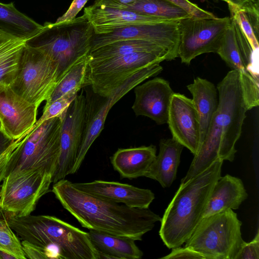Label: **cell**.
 <instances>
[{"label":"cell","instance_id":"1","mask_svg":"<svg viewBox=\"0 0 259 259\" xmlns=\"http://www.w3.org/2000/svg\"><path fill=\"white\" fill-rule=\"evenodd\" d=\"M52 191L63 207L89 230L142 240L161 220L149 208L130 207L90 195L65 179L53 183Z\"/></svg>","mask_w":259,"mask_h":259},{"label":"cell","instance_id":"2","mask_svg":"<svg viewBox=\"0 0 259 259\" xmlns=\"http://www.w3.org/2000/svg\"><path fill=\"white\" fill-rule=\"evenodd\" d=\"M218 108L207 133L185 177L183 184L206 169L217 159L234 160L235 145L240 138L246 113L251 109L245 95L240 74L232 70L217 87Z\"/></svg>","mask_w":259,"mask_h":259},{"label":"cell","instance_id":"3","mask_svg":"<svg viewBox=\"0 0 259 259\" xmlns=\"http://www.w3.org/2000/svg\"><path fill=\"white\" fill-rule=\"evenodd\" d=\"M223 163L217 159L204 171L181 184L160 221L159 236L168 248L185 243L202 218L212 188L221 176Z\"/></svg>","mask_w":259,"mask_h":259},{"label":"cell","instance_id":"4","mask_svg":"<svg viewBox=\"0 0 259 259\" xmlns=\"http://www.w3.org/2000/svg\"><path fill=\"white\" fill-rule=\"evenodd\" d=\"M9 225L21 240L44 248L49 258L100 259L88 232L49 215L8 214Z\"/></svg>","mask_w":259,"mask_h":259},{"label":"cell","instance_id":"5","mask_svg":"<svg viewBox=\"0 0 259 259\" xmlns=\"http://www.w3.org/2000/svg\"><path fill=\"white\" fill-rule=\"evenodd\" d=\"M94 34V27L83 14L67 22L45 23L26 44L42 50L57 63L60 79L71 65L89 54Z\"/></svg>","mask_w":259,"mask_h":259},{"label":"cell","instance_id":"6","mask_svg":"<svg viewBox=\"0 0 259 259\" xmlns=\"http://www.w3.org/2000/svg\"><path fill=\"white\" fill-rule=\"evenodd\" d=\"M242 222L233 209L203 217L185 246L206 259H235L243 242Z\"/></svg>","mask_w":259,"mask_h":259},{"label":"cell","instance_id":"7","mask_svg":"<svg viewBox=\"0 0 259 259\" xmlns=\"http://www.w3.org/2000/svg\"><path fill=\"white\" fill-rule=\"evenodd\" d=\"M59 80L57 63L42 50L26 44L13 89L38 108L49 101Z\"/></svg>","mask_w":259,"mask_h":259},{"label":"cell","instance_id":"8","mask_svg":"<svg viewBox=\"0 0 259 259\" xmlns=\"http://www.w3.org/2000/svg\"><path fill=\"white\" fill-rule=\"evenodd\" d=\"M61 125L62 121L54 117L37 127H32L12 157L7 174L23 169L41 168L54 175L60 153Z\"/></svg>","mask_w":259,"mask_h":259},{"label":"cell","instance_id":"9","mask_svg":"<svg viewBox=\"0 0 259 259\" xmlns=\"http://www.w3.org/2000/svg\"><path fill=\"white\" fill-rule=\"evenodd\" d=\"M53 177L51 172L41 168L7 174L1 186L0 207L7 214H31L39 199L50 191Z\"/></svg>","mask_w":259,"mask_h":259},{"label":"cell","instance_id":"10","mask_svg":"<svg viewBox=\"0 0 259 259\" xmlns=\"http://www.w3.org/2000/svg\"><path fill=\"white\" fill-rule=\"evenodd\" d=\"M163 70L160 63L148 65L129 76L109 96L95 95V99L86 98V116L82 140L70 174L79 169L90 147L104 128L109 110L121 98L146 79L160 73Z\"/></svg>","mask_w":259,"mask_h":259},{"label":"cell","instance_id":"11","mask_svg":"<svg viewBox=\"0 0 259 259\" xmlns=\"http://www.w3.org/2000/svg\"><path fill=\"white\" fill-rule=\"evenodd\" d=\"M167 60L164 55L147 52L101 60L89 59L88 82L93 93L108 96L136 71Z\"/></svg>","mask_w":259,"mask_h":259},{"label":"cell","instance_id":"12","mask_svg":"<svg viewBox=\"0 0 259 259\" xmlns=\"http://www.w3.org/2000/svg\"><path fill=\"white\" fill-rule=\"evenodd\" d=\"M231 21V17L209 19L190 16L180 20L178 57L181 62L190 64L201 54L217 53Z\"/></svg>","mask_w":259,"mask_h":259},{"label":"cell","instance_id":"13","mask_svg":"<svg viewBox=\"0 0 259 259\" xmlns=\"http://www.w3.org/2000/svg\"><path fill=\"white\" fill-rule=\"evenodd\" d=\"M179 20L135 24L114 29L104 34L94 33L91 51L117 40H141L150 41L162 47L168 52L172 60H175L178 57Z\"/></svg>","mask_w":259,"mask_h":259},{"label":"cell","instance_id":"14","mask_svg":"<svg viewBox=\"0 0 259 259\" xmlns=\"http://www.w3.org/2000/svg\"><path fill=\"white\" fill-rule=\"evenodd\" d=\"M85 116L86 98L81 93L70 105L62 121L60 153L53 183L71 173L82 140Z\"/></svg>","mask_w":259,"mask_h":259},{"label":"cell","instance_id":"15","mask_svg":"<svg viewBox=\"0 0 259 259\" xmlns=\"http://www.w3.org/2000/svg\"><path fill=\"white\" fill-rule=\"evenodd\" d=\"M38 108L7 83L0 82V132L15 140L30 130L37 121Z\"/></svg>","mask_w":259,"mask_h":259},{"label":"cell","instance_id":"16","mask_svg":"<svg viewBox=\"0 0 259 259\" xmlns=\"http://www.w3.org/2000/svg\"><path fill=\"white\" fill-rule=\"evenodd\" d=\"M167 123L172 138L195 155L200 146V126L192 100L184 95L174 93L170 101Z\"/></svg>","mask_w":259,"mask_h":259},{"label":"cell","instance_id":"17","mask_svg":"<svg viewBox=\"0 0 259 259\" xmlns=\"http://www.w3.org/2000/svg\"><path fill=\"white\" fill-rule=\"evenodd\" d=\"M135 99L132 108L136 116H144L158 124L167 123L171 99L174 92L166 80L161 77L134 88Z\"/></svg>","mask_w":259,"mask_h":259},{"label":"cell","instance_id":"18","mask_svg":"<svg viewBox=\"0 0 259 259\" xmlns=\"http://www.w3.org/2000/svg\"><path fill=\"white\" fill-rule=\"evenodd\" d=\"M72 184L85 193L133 208H148L155 198L149 189L117 182L95 180Z\"/></svg>","mask_w":259,"mask_h":259},{"label":"cell","instance_id":"19","mask_svg":"<svg viewBox=\"0 0 259 259\" xmlns=\"http://www.w3.org/2000/svg\"><path fill=\"white\" fill-rule=\"evenodd\" d=\"M96 34L139 24L158 23L179 20L143 15L124 9L113 8L93 3L84 9Z\"/></svg>","mask_w":259,"mask_h":259},{"label":"cell","instance_id":"20","mask_svg":"<svg viewBox=\"0 0 259 259\" xmlns=\"http://www.w3.org/2000/svg\"><path fill=\"white\" fill-rule=\"evenodd\" d=\"M217 54L232 70L240 74L247 98L252 102H258L259 82L255 81L248 72L244 64L232 18L231 23L225 31Z\"/></svg>","mask_w":259,"mask_h":259},{"label":"cell","instance_id":"21","mask_svg":"<svg viewBox=\"0 0 259 259\" xmlns=\"http://www.w3.org/2000/svg\"><path fill=\"white\" fill-rule=\"evenodd\" d=\"M247 197L241 179L230 175L221 176L212 188L202 218L228 209H237Z\"/></svg>","mask_w":259,"mask_h":259},{"label":"cell","instance_id":"22","mask_svg":"<svg viewBox=\"0 0 259 259\" xmlns=\"http://www.w3.org/2000/svg\"><path fill=\"white\" fill-rule=\"evenodd\" d=\"M156 151L153 145L120 148L110 157L111 163L122 178L145 177L156 156Z\"/></svg>","mask_w":259,"mask_h":259},{"label":"cell","instance_id":"23","mask_svg":"<svg viewBox=\"0 0 259 259\" xmlns=\"http://www.w3.org/2000/svg\"><path fill=\"white\" fill-rule=\"evenodd\" d=\"M183 148L172 138L161 139L159 153L145 177L157 181L163 188L170 187L176 178Z\"/></svg>","mask_w":259,"mask_h":259},{"label":"cell","instance_id":"24","mask_svg":"<svg viewBox=\"0 0 259 259\" xmlns=\"http://www.w3.org/2000/svg\"><path fill=\"white\" fill-rule=\"evenodd\" d=\"M187 89L192 95L200 126V146L207 133L210 122L219 104L217 87L209 80L200 77L195 78Z\"/></svg>","mask_w":259,"mask_h":259},{"label":"cell","instance_id":"25","mask_svg":"<svg viewBox=\"0 0 259 259\" xmlns=\"http://www.w3.org/2000/svg\"><path fill=\"white\" fill-rule=\"evenodd\" d=\"M88 232L100 258L140 259L143 255L136 240L93 230Z\"/></svg>","mask_w":259,"mask_h":259},{"label":"cell","instance_id":"26","mask_svg":"<svg viewBox=\"0 0 259 259\" xmlns=\"http://www.w3.org/2000/svg\"><path fill=\"white\" fill-rule=\"evenodd\" d=\"M42 26L18 11L13 3L0 2L1 30L26 41L37 34Z\"/></svg>","mask_w":259,"mask_h":259},{"label":"cell","instance_id":"27","mask_svg":"<svg viewBox=\"0 0 259 259\" xmlns=\"http://www.w3.org/2000/svg\"><path fill=\"white\" fill-rule=\"evenodd\" d=\"M139 52L154 53L167 57V61L172 60L168 52L162 47L147 41L124 39L115 41L91 51L88 55L91 60L108 59Z\"/></svg>","mask_w":259,"mask_h":259},{"label":"cell","instance_id":"28","mask_svg":"<svg viewBox=\"0 0 259 259\" xmlns=\"http://www.w3.org/2000/svg\"><path fill=\"white\" fill-rule=\"evenodd\" d=\"M26 41L0 30V82L11 85L19 69Z\"/></svg>","mask_w":259,"mask_h":259},{"label":"cell","instance_id":"29","mask_svg":"<svg viewBox=\"0 0 259 259\" xmlns=\"http://www.w3.org/2000/svg\"><path fill=\"white\" fill-rule=\"evenodd\" d=\"M88 55L77 61L63 74L45 105L69 92H78L81 89L89 85L88 80Z\"/></svg>","mask_w":259,"mask_h":259},{"label":"cell","instance_id":"30","mask_svg":"<svg viewBox=\"0 0 259 259\" xmlns=\"http://www.w3.org/2000/svg\"><path fill=\"white\" fill-rule=\"evenodd\" d=\"M228 8L231 17L239 24L252 48L258 51V1L254 0L241 8Z\"/></svg>","mask_w":259,"mask_h":259},{"label":"cell","instance_id":"31","mask_svg":"<svg viewBox=\"0 0 259 259\" xmlns=\"http://www.w3.org/2000/svg\"><path fill=\"white\" fill-rule=\"evenodd\" d=\"M124 9L172 20H180L191 16L185 10L166 0H136Z\"/></svg>","mask_w":259,"mask_h":259},{"label":"cell","instance_id":"32","mask_svg":"<svg viewBox=\"0 0 259 259\" xmlns=\"http://www.w3.org/2000/svg\"><path fill=\"white\" fill-rule=\"evenodd\" d=\"M75 91L69 92L48 105H45L41 116L33 125L38 127L42 122L54 117H58L62 121L64 118L67 110L77 96Z\"/></svg>","mask_w":259,"mask_h":259},{"label":"cell","instance_id":"33","mask_svg":"<svg viewBox=\"0 0 259 259\" xmlns=\"http://www.w3.org/2000/svg\"><path fill=\"white\" fill-rule=\"evenodd\" d=\"M0 249L11 254L16 259H25L21 242L8 222L0 227Z\"/></svg>","mask_w":259,"mask_h":259},{"label":"cell","instance_id":"34","mask_svg":"<svg viewBox=\"0 0 259 259\" xmlns=\"http://www.w3.org/2000/svg\"><path fill=\"white\" fill-rule=\"evenodd\" d=\"M30 131V130L20 138L13 140L9 145L0 154V187L7 174L8 168L12 157L24 142L27 134Z\"/></svg>","mask_w":259,"mask_h":259},{"label":"cell","instance_id":"35","mask_svg":"<svg viewBox=\"0 0 259 259\" xmlns=\"http://www.w3.org/2000/svg\"><path fill=\"white\" fill-rule=\"evenodd\" d=\"M187 12L191 16L199 18H215L212 13L207 11L189 0H166Z\"/></svg>","mask_w":259,"mask_h":259},{"label":"cell","instance_id":"36","mask_svg":"<svg viewBox=\"0 0 259 259\" xmlns=\"http://www.w3.org/2000/svg\"><path fill=\"white\" fill-rule=\"evenodd\" d=\"M259 258V231L257 229L254 238L249 242H243L235 259Z\"/></svg>","mask_w":259,"mask_h":259},{"label":"cell","instance_id":"37","mask_svg":"<svg viewBox=\"0 0 259 259\" xmlns=\"http://www.w3.org/2000/svg\"><path fill=\"white\" fill-rule=\"evenodd\" d=\"M171 251L168 254L161 257V259H206L200 254L188 247L181 246L171 248Z\"/></svg>","mask_w":259,"mask_h":259},{"label":"cell","instance_id":"38","mask_svg":"<svg viewBox=\"0 0 259 259\" xmlns=\"http://www.w3.org/2000/svg\"><path fill=\"white\" fill-rule=\"evenodd\" d=\"M21 242L26 258H49L46 250L42 247L26 240H22Z\"/></svg>","mask_w":259,"mask_h":259},{"label":"cell","instance_id":"39","mask_svg":"<svg viewBox=\"0 0 259 259\" xmlns=\"http://www.w3.org/2000/svg\"><path fill=\"white\" fill-rule=\"evenodd\" d=\"M89 0H73L66 12L59 17L55 22L61 23L72 20L83 8Z\"/></svg>","mask_w":259,"mask_h":259},{"label":"cell","instance_id":"40","mask_svg":"<svg viewBox=\"0 0 259 259\" xmlns=\"http://www.w3.org/2000/svg\"><path fill=\"white\" fill-rule=\"evenodd\" d=\"M136 0H96L94 3L113 8L124 9Z\"/></svg>","mask_w":259,"mask_h":259},{"label":"cell","instance_id":"41","mask_svg":"<svg viewBox=\"0 0 259 259\" xmlns=\"http://www.w3.org/2000/svg\"><path fill=\"white\" fill-rule=\"evenodd\" d=\"M226 2L228 7L241 8L248 5L254 0H221Z\"/></svg>","mask_w":259,"mask_h":259},{"label":"cell","instance_id":"42","mask_svg":"<svg viewBox=\"0 0 259 259\" xmlns=\"http://www.w3.org/2000/svg\"><path fill=\"white\" fill-rule=\"evenodd\" d=\"M12 141L0 132V154L9 145Z\"/></svg>","mask_w":259,"mask_h":259},{"label":"cell","instance_id":"43","mask_svg":"<svg viewBox=\"0 0 259 259\" xmlns=\"http://www.w3.org/2000/svg\"><path fill=\"white\" fill-rule=\"evenodd\" d=\"M16 259L15 257L8 252L0 249V259Z\"/></svg>","mask_w":259,"mask_h":259},{"label":"cell","instance_id":"44","mask_svg":"<svg viewBox=\"0 0 259 259\" xmlns=\"http://www.w3.org/2000/svg\"><path fill=\"white\" fill-rule=\"evenodd\" d=\"M5 212L0 207V227L7 223V220Z\"/></svg>","mask_w":259,"mask_h":259},{"label":"cell","instance_id":"45","mask_svg":"<svg viewBox=\"0 0 259 259\" xmlns=\"http://www.w3.org/2000/svg\"><path fill=\"white\" fill-rule=\"evenodd\" d=\"M213 2H218V0H211Z\"/></svg>","mask_w":259,"mask_h":259},{"label":"cell","instance_id":"46","mask_svg":"<svg viewBox=\"0 0 259 259\" xmlns=\"http://www.w3.org/2000/svg\"><path fill=\"white\" fill-rule=\"evenodd\" d=\"M0 130H1V125H0Z\"/></svg>","mask_w":259,"mask_h":259}]
</instances>
